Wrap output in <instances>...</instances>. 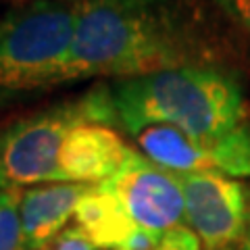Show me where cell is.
<instances>
[{
    "label": "cell",
    "instance_id": "15",
    "mask_svg": "<svg viewBox=\"0 0 250 250\" xmlns=\"http://www.w3.org/2000/svg\"><path fill=\"white\" fill-rule=\"evenodd\" d=\"M159 236L161 233H156V231L144 229V228H136L119 250H154L156 242H159Z\"/></svg>",
    "mask_w": 250,
    "mask_h": 250
},
{
    "label": "cell",
    "instance_id": "6",
    "mask_svg": "<svg viewBox=\"0 0 250 250\" xmlns=\"http://www.w3.org/2000/svg\"><path fill=\"white\" fill-rule=\"evenodd\" d=\"M175 175L184 194L186 223L198 236L202 250L240 246L250 219L248 188L213 171Z\"/></svg>",
    "mask_w": 250,
    "mask_h": 250
},
{
    "label": "cell",
    "instance_id": "14",
    "mask_svg": "<svg viewBox=\"0 0 250 250\" xmlns=\"http://www.w3.org/2000/svg\"><path fill=\"white\" fill-rule=\"evenodd\" d=\"M210 2L217 4L231 21H236L250 34V0H210Z\"/></svg>",
    "mask_w": 250,
    "mask_h": 250
},
{
    "label": "cell",
    "instance_id": "11",
    "mask_svg": "<svg viewBox=\"0 0 250 250\" xmlns=\"http://www.w3.org/2000/svg\"><path fill=\"white\" fill-rule=\"evenodd\" d=\"M19 200V190H0V250H25Z\"/></svg>",
    "mask_w": 250,
    "mask_h": 250
},
{
    "label": "cell",
    "instance_id": "13",
    "mask_svg": "<svg viewBox=\"0 0 250 250\" xmlns=\"http://www.w3.org/2000/svg\"><path fill=\"white\" fill-rule=\"evenodd\" d=\"M48 250H100V248H96V244L77 225H73V228L62 229Z\"/></svg>",
    "mask_w": 250,
    "mask_h": 250
},
{
    "label": "cell",
    "instance_id": "12",
    "mask_svg": "<svg viewBox=\"0 0 250 250\" xmlns=\"http://www.w3.org/2000/svg\"><path fill=\"white\" fill-rule=\"evenodd\" d=\"M154 250H202V244L188 225H179V228L161 231Z\"/></svg>",
    "mask_w": 250,
    "mask_h": 250
},
{
    "label": "cell",
    "instance_id": "3",
    "mask_svg": "<svg viewBox=\"0 0 250 250\" xmlns=\"http://www.w3.org/2000/svg\"><path fill=\"white\" fill-rule=\"evenodd\" d=\"M77 9L29 0L0 19V111L67 83Z\"/></svg>",
    "mask_w": 250,
    "mask_h": 250
},
{
    "label": "cell",
    "instance_id": "8",
    "mask_svg": "<svg viewBox=\"0 0 250 250\" xmlns=\"http://www.w3.org/2000/svg\"><path fill=\"white\" fill-rule=\"evenodd\" d=\"M127 150L129 146L111 125H77L69 131L61 148V182L83 186L103 184L119 171Z\"/></svg>",
    "mask_w": 250,
    "mask_h": 250
},
{
    "label": "cell",
    "instance_id": "5",
    "mask_svg": "<svg viewBox=\"0 0 250 250\" xmlns=\"http://www.w3.org/2000/svg\"><path fill=\"white\" fill-rule=\"evenodd\" d=\"M138 150L173 173L213 171L228 177H250V123L221 138H194L171 125H150L134 134Z\"/></svg>",
    "mask_w": 250,
    "mask_h": 250
},
{
    "label": "cell",
    "instance_id": "16",
    "mask_svg": "<svg viewBox=\"0 0 250 250\" xmlns=\"http://www.w3.org/2000/svg\"><path fill=\"white\" fill-rule=\"evenodd\" d=\"M238 250H250V219H248V228H246V233H244V240L240 242Z\"/></svg>",
    "mask_w": 250,
    "mask_h": 250
},
{
    "label": "cell",
    "instance_id": "2",
    "mask_svg": "<svg viewBox=\"0 0 250 250\" xmlns=\"http://www.w3.org/2000/svg\"><path fill=\"white\" fill-rule=\"evenodd\" d=\"M117 125L138 134L171 125L194 138H221L246 123V100L236 77L219 67H184L111 85Z\"/></svg>",
    "mask_w": 250,
    "mask_h": 250
},
{
    "label": "cell",
    "instance_id": "9",
    "mask_svg": "<svg viewBox=\"0 0 250 250\" xmlns=\"http://www.w3.org/2000/svg\"><path fill=\"white\" fill-rule=\"evenodd\" d=\"M90 186L46 184L21 192L19 217L25 250H48L57 236L69 228V219Z\"/></svg>",
    "mask_w": 250,
    "mask_h": 250
},
{
    "label": "cell",
    "instance_id": "1",
    "mask_svg": "<svg viewBox=\"0 0 250 250\" xmlns=\"http://www.w3.org/2000/svg\"><path fill=\"white\" fill-rule=\"evenodd\" d=\"M75 9L71 82L217 67L208 15L200 0H83Z\"/></svg>",
    "mask_w": 250,
    "mask_h": 250
},
{
    "label": "cell",
    "instance_id": "10",
    "mask_svg": "<svg viewBox=\"0 0 250 250\" xmlns=\"http://www.w3.org/2000/svg\"><path fill=\"white\" fill-rule=\"evenodd\" d=\"M75 225L100 250H119L138 225L131 221L113 194L90 186L75 208Z\"/></svg>",
    "mask_w": 250,
    "mask_h": 250
},
{
    "label": "cell",
    "instance_id": "4",
    "mask_svg": "<svg viewBox=\"0 0 250 250\" xmlns=\"http://www.w3.org/2000/svg\"><path fill=\"white\" fill-rule=\"evenodd\" d=\"M83 123L117 125L111 85H96L0 129V190L62 184L61 148L69 131Z\"/></svg>",
    "mask_w": 250,
    "mask_h": 250
},
{
    "label": "cell",
    "instance_id": "7",
    "mask_svg": "<svg viewBox=\"0 0 250 250\" xmlns=\"http://www.w3.org/2000/svg\"><path fill=\"white\" fill-rule=\"evenodd\" d=\"M98 186L119 200L138 228L161 233L188 225L177 175L152 163L136 148H129L119 171Z\"/></svg>",
    "mask_w": 250,
    "mask_h": 250
}]
</instances>
